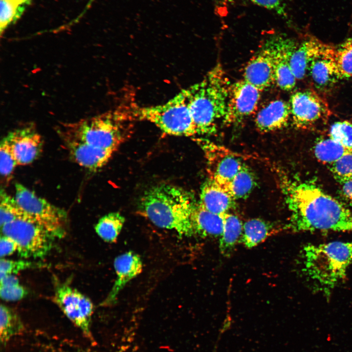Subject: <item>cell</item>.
Wrapping results in <instances>:
<instances>
[{
	"instance_id": "obj_37",
	"label": "cell",
	"mask_w": 352,
	"mask_h": 352,
	"mask_svg": "<svg viewBox=\"0 0 352 352\" xmlns=\"http://www.w3.org/2000/svg\"><path fill=\"white\" fill-rule=\"evenodd\" d=\"M251 1L258 5L274 11L280 15H285L283 0H251Z\"/></svg>"
},
{
	"instance_id": "obj_13",
	"label": "cell",
	"mask_w": 352,
	"mask_h": 352,
	"mask_svg": "<svg viewBox=\"0 0 352 352\" xmlns=\"http://www.w3.org/2000/svg\"><path fill=\"white\" fill-rule=\"evenodd\" d=\"M3 138L18 165H25L33 162L42 152V137L31 124L11 131Z\"/></svg>"
},
{
	"instance_id": "obj_35",
	"label": "cell",
	"mask_w": 352,
	"mask_h": 352,
	"mask_svg": "<svg viewBox=\"0 0 352 352\" xmlns=\"http://www.w3.org/2000/svg\"><path fill=\"white\" fill-rule=\"evenodd\" d=\"M0 171L1 176L8 179L18 165L5 140L3 138L0 145Z\"/></svg>"
},
{
	"instance_id": "obj_22",
	"label": "cell",
	"mask_w": 352,
	"mask_h": 352,
	"mask_svg": "<svg viewBox=\"0 0 352 352\" xmlns=\"http://www.w3.org/2000/svg\"><path fill=\"white\" fill-rule=\"evenodd\" d=\"M223 215L214 214L198 202L193 218L195 235L201 237H220L223 227Z\"/></svg>"
},
{
	"instance_id": "obj_31",
	"label": "cell",
	"mask_w": 352,
	"mask_h": 352,
	"mask_svg": "<svg viewBox=\"0 0 352 352\" xmlns=\"http://www.w3.org/2000/svg\"><path fill=\"white\" fill-rule=\"evenodd\" d=\"M254 185L253 176L250 170L244 166L230 183L229 191L233 198L236 199L248 195Z\"/></svg>"
},
{
	"instance_id": "obj_38",
	"label": "cell",
	"mask_w": 352,
	"mask_h": 352,
	"mask_svg": "<svg viewBox=\"0 0 352 352\" xmlns=\"http://www.w3.org/2000/svg\"><path fill=\"white\" fill-rule=\"evenodd\" d=\"M18 246L15 242L10 237L1 235L0 238V255L1 258L13 254L17 251Z\"/></svg>"
},
{
	"instance_id": "obj_26",
	"label": "cell",
	"mask_w": 352,
	"mask_h": 352,
	"mask_svg": "<svg viewBox=\"0 0 352 352\" xmlns=\"http://www.w3.org/2000/svg\"><path fill=\"white\" fill-rule=\"evenodd\" d=\"M0 341L7 343L13 336L23 329V324L19 317L12 309L4 305L0 308Z\"/></svg>"
},
{
	"instance_id": "obj_1",
	"label": "cell",
	"mask_w": 352,
	"mask_h": 352,
	"mask_svg": "<svg viewBox=\"0 0 352 352\" xmlns=\"http://www.w3.org/2000/svg\"><path fill=\"white\" fill-rule=\"evenodd\" d=\"M285 188L290 215L286 227L294 232L352 233V211L317 184L289 181Z\"/></svg>"
},
{
	"instance_id": "obj_34",
	"label": "cell",
	"mask_w": 352,
	"mask_h": 352,
	"mask_svg": "<svg viewBox=\"0 0 352 352\" xmlns=\"http://www.w3.org/2000/svg\"><path fill=\"white\" fill-rule=\"evenodd\" d=\"M335 179L340 184L352 179V152L349 153L330 164Z\"/></svg>"
},
{
	"instance_id": "obj_33",
	"label": "cell",
	"mask_w": 352,
	"mask_h": 352,
	"mask_svg": "<svg viewBox=\"0 0 352 352\" xmlns=\"http://www.w3.org/2000/svg\"><path fill=\"white\" fill-rule=\"evenodd\" d=\"M330 137L352 152V123L349 121L334 123L330 129Z\"/></svg>"
},
{
	"instance_id": "obj_30",
	"label": "cell",
	"mask_w": 352,
	"mask_h": 352,
	"mask_svg": "<svg viewBox=\"0 0 352 352\" xmlns=\"http://www.w3.org/2000/svg\"><path fill=\"white\" fill-rule=\"evenodd\" d=\"M27 294V290L20 284L15 275H8L0 278V296L3 300H20Z\"/></svg>"
},
{
	"instance_id": "obj_14",
	"label": "cell",
	"mask_w": 352,
	"mask_h": 352,
	"mask_svg": "<svg viewBox=\"0 0 352 352\" xmlns=\"http://www.w3.org/2000/svg\"><path fill=\"white\" fill-rule=\"evenodd\" d=\"M267 42L273 53L275 83L282 90H291L294 88L297 79L289 62L297 45L293 40L281 35L274 36Z\"/></svg>"
},
{
	"instance_id": "obj_29",
	"label": "cell",
	"mask_w": 352,
	"mask_h": 352,
	"mask_svg": "<svg viewBox=\"0 0 352 352\" xmlns=\"http://www.w3.org/2000/svg\"><path fill=\"white\" fill-rule=\"evenodd\" d=\"M334 56L341 79L352 78V38L335 47Z\"/></svg>"
},
{
	"instance_id": "obj_5",
	"label": "cell",
	"mask_w": 352,
	"mask_h": 352,
	"mask_svg": "<svg viewBox=\"0 0 352 352\" xmlns=\"http://www.w3.org/2000/svg\"><path fill=\"white\" fill-rule=\"evenodd\" d=\"M303 254L306 275L328 292L345 278L352 263V241L308 244Z\"/></svg>"
},
{
	"instance_id": "obj_11",
	"label": "cell",
	"mask_w": 352,
	"mask_h": 352,
	"mask_svg": "<svg viewBox=\"0 0 352 352\" xmlns=\"http://www.w3.org/2000/svg\"><path fill=\"white\" fill-rule=\"evenodd\" d=\"M261 91L243 79L231 84L223 123H239L251 115L257 107Z\"/></svg>"
},
{
	"instance_id": "obj_25",
	"label": "cell",
	"mask_w": 352,
	"mask_h": 352,
	"mask_svg": "<svg viewBox=\"0 0 352 352\" xmlns=\"http://www.w3.org/2000/svg\"><path fill=\"white\" fill-rule=\"evenodd\" d=\"M125 219L118 212H112L102 217L95 226L97 235L105 242H112L120 234Z\"/></svg>"
},
{
	"instance_id": "obj_23",
	"label": "cell",
	"mask_w": 352,
	"mask_h": 352,
	"mask_svg": "<svg viewBox=\"0 0 352 352\" xmlns=\"http://www.w3.org/2000/svg\"><path fill=\"white\" fill-rule=\"evenodd\" d=\"M223 217V227L220 237L219 248L223 255L228 256L241 239L243 224L237 216L229 212L224 214Z\"/></svg>"
},
{
	"instance_id": "obj_9",
	"label": "cell",
	"mask_w": 352,
	"mask_h": 352,
	"mask_svg": "<svg viewBox=\"0 0 352 352\" xmlns=\"http://www.w3.org/2000/svg\"><path fill=\"white\" fill-rule=\"evenodd\" d=\"M53 300L66 316L86 335L90 336L93 311L91 300L66 283L54 278Z\"/></svg>"
},
{
	"instance_id": "obj_7",
	"label": "cell",
	"mask_w": 352,
	"mask_h": 352,
	"mask_svg": "<svg viewBox=\"0 0 352 352\" xmlns=\"http://www.w3.org/2000/svg\"><path fill=\"white\" fill-rule=\"evenodd\" d=\"M15 199L24 218L37 222L56 238H62L65 236L67 220L65 210L19 183L15 184Z\"/></svg>"
},
{
	"instance_id": "obj_39",
	"label": "cell",
	"mask_w": 352,
	"mask_h": 352,
	"mask_svg": "<svg viewBox=\"0 0 352 352\" xmlns=\"http://www.w3.org/2000/svg\"><path fill=\"white\" fill-rule=\"evenodd\" d=\"M342 196L348 201L352 202V179L341 184Z\"/></svg>"
},
{
	"instance_id": "obj_20",
	"label": "cell",
	"mask_w": 352,
	"mask_h": 352,
	"mask_svg": "<svg viewBox=\"0 0 352 352\" xmlns=\"http://www.w3.org/2000/svg\"><path fill=\"white\" fill-rule=\"evenodd\" d=\"M335 47L317 57L310 64L308 72L315 87L321 90L332 87L342 79L335 59Z\"/></svg>"
},
{
	"instance_id": "obj_15",
	"label": "cell",
	"mask_w": 352,
	"mask_h": 352,
	"mask_svg": "<svg viewBox=\"0 0 352 352\" xmlns=\"http://www.w3.org/2000/svg\"><path fill=\"white\" fill-rule=\"evenodd\" d=\"M66 148L71 158L80 166L90 170L104 166L115 152L96 148L58 130Z\"/></svg>"
},
{
	"instance_id": "obj_36",
	"label": "cell",
	"mask_w": 352,
	"mask_h": 352,
	"mask_svg": "<svg viewBox=\"0 0 352 352\" xmlns=\"http://www.w3.org/2000/svg\"><path fill=\"white\" fill-rule=\"evenodd\" d=\"M40 264L25 260H12L1 258L0 261V278L8 275H15L18 273L37 266Z\"/></svg>"
},
{
	"instance_id": "obj_6",
	"label": "cell",
	"mask_w": 352,
	"mask_h": 352,
	"mask_svg": "<svg viewBox=\"0 0 352 352\" xmlns=\"http://www.w3.org/2000/svg\"><path fill=\"white\" fill-rule=\"evenodd\" d=\"M139 121L152 123L172 135L192 136L198 134L184 89L165 103L139 106Z\"/></svg>"
},
{
	"instance_id": "obj_12",
	"label": "cell",
	"mask_w": 352,
	"mask_h": 352,
	"mask_svg": "<svg viewBox=\"0 0 352 352\" xmlns=\"http://www.w3.org/2000/svg\"><path fill=\"white\" fill-rule=\"evenodd\" d=\"M205 149L208 179L231 194L230 184L245 165L237 156L220 146L208 143Z\"/></svg>"
},
{
	"instance_id": "obj_32",
	"label": "cell",
	"mask_w": 352,
	"mask_h": 352,
	"mask_svg": "<svg viewBox=\"0 0 352 352\" xmlns=\"http://www.w3.org/2000/svg\"><path fill=\"white\" fill-rule=\"evenodd\" d=\"M0 227L23 216L15 198L11 197L2 190L0 192Z\"/></svg>"
},
{
	"instance_id": "obj_24",
	"label": "cell",
	"mask_w": 352,
	"mask_h": 352,
	"mask_svg": "<svg viewBox=\"0 0 352 352\" xmlns=\"http://www.w3.org/2000/svg\"><path fill=\"white\" fill-rule=\"evenodd\" d=\"M273 231L269 223L259 219H251L243 224L240 241L246 247L252 248L264 241Z\"/></svg>"
},
{
	"instance_id": "obj_10",
	"label": "cell",
	"mask_w": 352,
	"mask_h": 352,
	"mask_svg": "<svg viewBox=\"0 0 352 352\" xmlns=\"http://www.w3.org/2000/svg\"><path fill=\"white\" fill-rule=\"evenodd\" d=\"M288 103L292 122L299 128L312 127L327 119L331 113L327 102L312 89L293 93Z\"/></svg>"
},
{
	"instance_id": "obj_18",
	"label": "cell",
	"mask_w": 352,
	"mask_h": 352,
	"mask_svg": "<svg viewBox=\"0 0 352 352\" xmlns=\"http://www.w3.org/2000/svg\"><path fill=\"white\" fill-rule=\"evenodd\" d=\"M114 267L116 279L111 290L103 301V305H110L116 301L119 292L126 285L141 272L143 264L138 254L129 251L115 259Z\"/></svg>"
},
{
	"instance_id": "obj_27",
	"label": "cell",
	"mask_w": 352,
	"mask_h": 352,
	"mask_svg": "<svg viewBox=\"0 0 352 352\" xmlns=\"http://www.w3.org/2000/svg\"><path fill=\"white\" fill-rule=\"evenodd\" d=\"M352 152L331 138L321 139L314 147V154L320 161L329 164Z\"/></svg>"
},
{
	"instance_id": "obj_21",
	"label": "cell",
	"mask_w": 352,
	"mask_h": 352,
	"mask_svg": "<svg viewBox=\"0 0 352 352\" xmlns=\"http://www.w3.org/2000/svg\"><path fill=\"white\" fill-rule=\"evenodd\" d=\"M235 200L226 190L208 179L202 187L199 202L210 212L222 215L229 212Z\"/></svg>"
},
{
	"instance_id": "obj_3",
	"label": "cell",
	"mask_w": 352,
	"mask_h": 352,
	"mask_svg": "<svg viewBox=\"0 0 352 352\" xmlns=\"http://www.w3.org/2000/svg\"><path fill=\"white\" fill-rule=\"evenodd\" d=\"M139 203L141 212L155 225L173 229L180 236L195 235L193 218L198 202L184 189L168 184L156 185L144 193Z\"/></svg>"
},
{
	"instance_id": "obj_2",
	"label": "cell",
	"mask_w": 352,
	"mask_h": 352,
	"mask_svg": "<svg viewBox=\"0 0 352 352\" xmlns=\"http://www.w3.org/2000/svg\"><path fill=\"white\" fill-rule=\"evenodd\" d=\"M139 105L125 98L113 109L96 116L62 125L58 130L93 147L115 152L131 135L138 121Z\"/></svg>"
},
{
	"instance_id": "obj_4",
	"label": "cell",
	"mask_w": 352,
	"mask_h": 352,
	"mask_svg": "<svg viewBox=\"0 0 352 352\" xmlns=\"http://www.w3.org/2000/svg\"><path fill=\"white\" fill-rule=\"evenodd\" d=\"M231 85L218 64L201 81L184 89L198 134L215 132L218 121L223 120Z\"/></svg>"
},
{
	"instance_id": "obj_16",
	"label": "cell",
	"mask_w": 352,
	"mask_h": 352,
	"mask_svg": "<svg viewBox=\"0 0 352 352\" xmlns=\"http://www.w3.org/2000/svg\"><path fill=\"white\" fill-rule=\"evenodd\" d=\"M243 79L261 91L275 83L273 53L267 41L247 64Z\"/></svg>"
},
{
	"instance_id": "obj_8",
	"label": "cell",
	"mask_w": 352,
	"mask_h": 352,
	"mask_svg": "<svg viewBox=\"0 0 352 352\" xmlns=\"http://www.w3.org/2000/svg\"><path fill=\"white\" fill-rule=\"evenodd\" d=\"M2 235L12 239L17 251L24 258H43L56 239L44 227L26 218H19L0 227Z\"/></svg>"
},
{
	"instance_id": "obj_28",
	"label": "cell",
	"mask_w": 352,
	"mask_h": 352,
	"mask_svg": "<svg viewBox=\"0 0 352 352\" xmlns=\"http://www.w3.org/2000/svg\"><path fill=\"white\" fill-rule=\"evenodd\" d=\"M31 0H0V34L22 14Z\"/></svg>"
},
{
	"instance_id": "obj_19",
	"label": "cell",
	"mask_w": 352,
	"mask_h": 352,
	"mask_svg": "<svg viewBox=\"0 0 352 352\" xmlns=\"http://www.w3.org/2000/svg\"><path fill=\"white\" fill-rule=\"evenodd\" d=\"M291 117L288 102L281 99L270 102L258 112L255 120L257 129L269 132L285 127Z\"/></svg>"
},
{
	"instance_id": "obj_17",
	"label": "cell",
	"mask_w": 352,
	"mask_h": 352,
	"mask_svg": "<svg viewBox=\"0 0 352 352\" xmlns=\"http://www.w3.org/2000/svg\"><path fill=\"white\" fill-rule=\"evenodd\" d=\"M333 47L334 46L313 36H309L297 45L291 55L289 62L291 69L296 79H303L308 72L311 62Z\"/></svg>"
}]
</instances>
